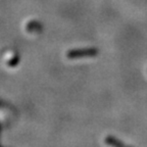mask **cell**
<instances>
[{
	"label": "cell",
	"mask_w": 147,
	"mask_h": 147,
	"mask_svg": "<svg viewBox=\"0 0 147 147\" xmlns=\"http://www.w3.org/2000/svg\"><path fill=\"white\" fill-rule=\"evenodd\" d=\"M98 54V50L95 48H85L78 50H71L67 53V57L69 59H78L84 57H92Z\"/></svg>",
	"instance_id": "6da1fadb"
},
{
	"label": "cell",
	"mask_w": 147,
	"mask_h": 147,
	"mask_svg": "<svg viewBox=\"0 0 147 147\" xmlns=\"http://www.w3.org/2000/svg\"><path fill=\"white\" fill-rule=\"evenodd\" d=\"M105 143H107L108 145H115V146H122V145H124V143L119 141L117 138H113V137L105 138Z\"/></svg>",
	"instance_id": "7a4b0ae2"
}]
</instances>
